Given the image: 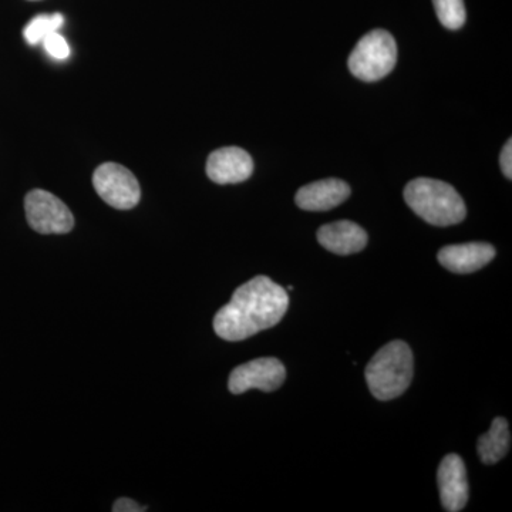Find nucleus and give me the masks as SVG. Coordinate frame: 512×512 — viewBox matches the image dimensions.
<instances>
[{
    "label": "nucleus",
    "instance_id": "nucleus-1",
    "mask_svg": "<svg viewBox=\"0 0 512 512\" xmlns=\"http://www.w3.org/2000/svg\"><path fill=\"white\" fill-rule=\"evenodd\" d=\"M289 308V296L268 276H255L239 286L231 301L217 312L214 330L221 339L239 342L274 328Z\"/></svg>",
    "mask_w": 512,
    "mask_h": 512
},
{
    "label": "nucleus",
    "instance_id": "nucleus-2",
    "mask_svg": "<svg viewBox=\"0 0 512 512\" xmlns=\"http://www.w3.org/2000/svg\"><path fill=\"white\" fill-rule=\"evenodd\" d=\"M404 200L420 218L436 227L460 224L467 210L453 185L431 178H416L404 188Z\"/></svg>",
    "mask_w": 512,
    "mask_h": 512
},
{
    "label": "nucleus",
    "instance_id": "nucleus-3",
    "mask_svg": "<svg viewBox=\"0 0 512 512\" xmlns=\"http://www.w3.org/2000/svg\"><path fill=\"white\" fill-rule=\"evenodd\" d=\"M366 382L376 399L387 402L402 396L414 375L412 349L402 340L387 343L366 367Z\"/></svg>",
    "mask_w": 512,
    "mask_h": 512
},
{
    "label": "nucleus",
    "instance_id": "nucleus-4",
    "mask_svg": "<svg viewBox=\"0 0 512 512\" xmlns=\"http://www.w3.org/2000/svg\"><path fill=\"white\" fill-rule=\"evenodd\" d=\"M397 62L394 37L382 29L373 30L359 40L349 56V70L363 82L372 83L392 72Z\"/></svg>",
    "mask_w": 512,
    "mask_h": 512
},
{
    "label": "nucleus",
    "instance_id": "nucleus-5",
    "mask_svg": "<svg viewBox=\"0 0 512 512\" xmlns=\"http://www.w3.org/2000/svg\"><path fill=\"white\" fill-rule=\"evenodd\" d=\"M93 185L101 200L117 210H133L140 202V184L134 174L123 165L101 164L94 171Z\"/></svg>",
    "mask_w": 512,
    "mask_h": 512
},
{
    "label": "nucleus",
    "instance_id": "nucleus-6",
    "mask_svg": "<svg viewBox=\"0 0 512 512\" xmlns=\"http://www.w3.org/2000/svg\"><path fill=\"white\" fill-rule=\"evenodd\" d=\"M25 211L30 227L39 234L62 235L74 227L72 211L49 191H30L25 198Z\"/></svg>",
    "mask_w": 512,
    "mask_h": 512
},
{
    "label": "nucleus",
    "instance_id": "nucleus-7",
    "mask_svg": "<svg viewBox=\"0 0 512 512\" xmlns=\"http://www.w3.org/2000/svg\"><path fill=\"white\" fill-rule=\"evenodd\" d=\"M286 369L275 357H259L235 367L229 376L228 389L234 394H242L251 389L262 392H275L284 384Z\"/></svg>",
    "mask_w": 512,
    "mask_h": 512
},
{
    "label": "nucleus",
    "instance_id": "nucleus-8",
    "mask_svg": "<svg viewBox=\"0 0 512 512\" xmlns=\"http://www.w3.org/2000/svg\"><path fill=\"white\" fill-rule=\"evenodd\" d=\"M441 504L448 512L463 511L468 503V480L464 461L457 454L443 458L437 473Z\"/></svg>",
    "mask_w": 512,
    "mask_h": 512
},
{
    "label": "nucleus",
    "instance_id": "nucleus-9",
    "mask_svg": "<svg viewBox=\"0 0 512 512\" xmlns=\"http://www.w3.org/2000/svg\"><path fill=\"white\" fill-rule=\"evenodd\" d=\"M252 173H254V161L242 148H220L208 157L207 175L214 183L221 185L244 183Z\"/></svg>",
    "mask_w": 512,
    "mask_h": 512
},
{
    "label": "nucleus",
    "instance_id": "nucleus-10",
    "mask_svg": "<svg viewBox=\"0 0 512 512\" xmlns=\"http://www.w3.org/2000/svg\"><path fill=\"white\" fill-rule=\"evenodd\" d=\"M494 256L493 245L487 242H468L444 247L437 255V259L444 268L454 274H471L490 264Z\"/></svg>",
    "mask_w": 512,
    "mask_h": 512
},
{
    "label": "nucleus",
    "instance_id": "nucleus-11",
    "mask_svg": "<svg viewBox=\"0 0 512 512\" xmlns=\"http://www.w3.org/2000/svg\"><path fill=\"white\" fill-rule=\"evenodd\" d=\"M349 195L350 187L345 181L328 178L302 187L295 201L305 211H329L343 204Z\"/></svg>",
    "mask_w": 512,
    "mask_h": 512
},
{
    "label": "nucleus",
    "instance_id": "nucleus-12",
    "mask_svg": "<svg viewBox=\"0 0 512 512\" xmlns=\"http://www.w3.org/2000/svg\"><path fill=\"white\" fill-rule=\"evenodd\" d=\"M318 241L323 248L333 254L352 255L365 249L367 234L365 229L355 222L338 221L319 228Z\"/></svg>",
    "mask_w": 512,
    "mask_h": 512
},
{
    "label": "nucleus",
    "instance_id": "nucleus-13",
    "mask_svg": "<svg viewBox=\"0 0 512 512\" xmlns=\"http://www.w3.org/2000/svg\"><path fill=\"white\" fill-rule=\"evenodd\" d=\"M511 446L510 427L503 417H497L491 429L480 437L477 444L478 456L484 464H495L507 456Z\"/></svg>",
    "mask_w": 512,
    "mask_h": 512
},
{
    "label": "nucleus",
    "instance_id": "nucleus-14",
    "mask_svg": "<svg viewBox=\"0 0 512 512\" xmlns=\"http://www.w3.org/2000/svg\"><path fill=\"white\" fill-rule=\"evenodd\" d=\"M64 25L63 15L53 13V15H39L30 20L26 28L23 29V37L30 46H37L45 40L50 33L59 32Z\"/></svg>",
    "mask_w": 512,
    "mask_h": 512
},
{
    "label": "nucleus",
    "instance_id": "nucleus-15",
    "mask_svg": "<svg viewBox=\"0 0 512 512\" xmlns=\"http://www.w3.org/2000/svg\"><path fill=\"white\" fill-rule=\"evenodd\" d=\"M437 18L441 25L450 30L463 28L466 23V8L463 0H433Z\"/></svg>",
    "mask_w": 512,
    "mask_h": 512
},
{
    "label": "nucleus",
    "instance_id": "nucleus-16",
    "mask_svg": "<svg viewBox=\"0 0 512 512\" xmlns=\"http://www.w3.org/2000/svg\"><path fill=\"white\" fill-rule=\"evenodd\" d=\"M42 45L45 46L46 52L49 53L53 59L66 60L70 56V46L67 40L64 39L59 32L50 33L45 37Z\"/></svg>",
    "mask_w": 512,
    "mask_h": 512
},
{
    "label": "nucleus",
    "instance_id": "nucleus-17",
    "mask_svg": "<svg viewBox=\"0 0 512 512\" xmlns=\"http://www.w3.org/2000/svg\"><path fill=\"white\" fill-rule=\"evenodd\" d=\"M500 165H501V170H503L505 177H507L508 180H511V178H512V141L511 140L507 141V144H505L503 151H501Z\"/></svg>",
    "mask_w": 512,
    "mask_h": 512
},
{
    "label": "nucleus",
    "instance_id": "nucleus-18",
    "mask_svg": "<svg viewBox=\"0 0 512 512\" xmlns=\"http://www.w3.org/2000/svg\"><path fill=\"white\" fill-rule=\"evenodd\" d=\"M114 512H141L147 511L146 507H141L140 504H137L136 501L131 500V498H119L116 503L113 504Z\"/></svg>",
    "mask_w": 512,
    "mask_h": 512
}]
</instances>
